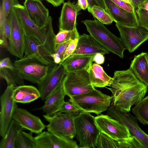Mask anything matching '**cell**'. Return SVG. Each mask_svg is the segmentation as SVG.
I'll return each mask as SVG.
<instances>
[{"mask_svg":"<svg viewBox=\"0 0 148 148\" xmlns=\"http://www.w3.org/2000/svg\"><path fill=\"white\" fill-rule=\"evenodd\" d=\"M110 88L112 104L123 112L130 111L131 106L136 105L144 98L148 86L140 81L129 69L116 71L112 77Z\"/></svg>","mask_w":148,"mask_h":148,"instance_id":"obj_1","label":"cell"},{"mask_svg":"<svg viewBox=\"0 0 148 148\" xmlns=\"http://www.w3.org/2000/svg\"><path fill=\"white\" fill-rule=\"evenodd\" d=\"M14 10L17 15L26 36L37 39L51 54L55 52L56 35L52 27V18L50 16L46 25L40 28L29 17L24 6L20 4L15 5Z\"/></svg>","mask_w":148,"mask_h":148,"instance_id":"obj_2","label":"cell"},{"mask_svg":"<svg viewBox=\"0 0 148 148\" xmlns=\"http://www.w3.org/2000/svg\"><path fill=\"white\" fill-rule=\"evenodd\" d=\"M24 80L38 84L51 70L58 64L48 63L33 55L25 54L13 63Z\"/></svg>","mask_w":148,"mask_h":148,"instance_id":"obj_3","label":"cell"},{"mask_svg":"<svg viewBox=\"0 0 148 148\" xmlns=\"http://www.w3.org/2000/svg\"><path fill=\"white\" fill-rule=\"evenodd\" d=\"M87 31L100 44L109 51L123 58L126 49L120 38L112 34L104 24L95 18L94 20L82 21Z\"/></svg>","mask_w":148,"mask_h":148,"instance_id":"obj_4","label":"cell"},{"mask_svg":"<svg viewBox=\"0 0 148 148\" xmlns=\"http://www.w3.org/2000/svg\"><path fill=\"white\" fill-rule=\"evenodd\" d=\"M76 136L79 148H95L100 133L90 113L80 112L74 119Z\"/></svg>","mask_w":148,"mask_h":148,"instance_id":"obj_5","label":"cell"},{"mask_svg":"<svg viewBox=\"0 0 148 148\" xmlns=\"http://www.w3.org/2000/svg\"><path fill=\"white\" fill-rule=\"evenodd\" d=\"M112 97L95 88L90 92L70 97L69 101L80 112L97 115L107 110L110 106Z\"/></svg>","mask_w":148,"mask_h":148,"instance_id":"obj_6","label":"cell"},{"mask_svg":"<svg viewBox=\"0 0 148 148\" xmlns=\"http://www.w3.org/2000/svg\"><path fill=\"white\" fill-rule=\"evenodd\" d=\"M76 115L58 111L51 115H43L48 123V131L63 138L73 140L76 136L74 119Z\"/></svg>","mask_w":148,"mask_h":148,"instance_id":"obj_7","label":"cell"},{"mask_svg":"<svg viewBox=\"0 0 148 148\" xmlns=\"http://www.w3.org/2000/svg\"><path fill=\"white\" fill-rule=\"evenodd\" d=\"M89 69L66 72L62 83L66 95L70 97L87 92L95 88L90 79Z\"/></svg>","mask_w":148,"mask_h":148,"instance_id":"obj_8","label":"cell"},{"mask_svg":"<svg viewBox=\"0 0 148 148\" xmlns=\"http://www.w3.org/2000/svg\"><path fill=\"white\" fill-rule=\"evenodd\" d=\"M107 115L125 125L131 135L135 137L145 147L148 148V135L139 127L135 116L121 111L112 104L107 110Z\"/></svg>","mask_w":148,"mask_h":148,"instance_id":"obj_9","label":"cell"},{"mask_svg":"<svg viewBox=\"0 0 148 148\" xmlns=\"http://www.w3.org/2000/svg\"><path fill=\"white\" fill-rule=\"evenodd\" d=\"M125 47L130 53L136 49L148 39V30L139 25L130 26L116 23Z\"/></svg>","mask_w":148,"mask_h":148,"instance_id":"obj_10","label":"cell"},{"mask_svg":"<svg viewBox=\"0 0 148 148\" xmlns=\"http://www.w3.org/2000/svg\"><path fill=\"white\" fill-rule=\"evenodd\" d=\"M8 18L10 24L11 34L10 39L6 48L12 55L21 59L23 57L24 53L25 35L14 10Z\"/></svg>","mask_w":148,"mask_h":148,"instance_id":"obj_11","label":"cell"},{"mask_svg":"<svg viewBox=\"0 0 148 148\" xmlns=\"http://www.w3.org/2000/svg\"><path fill=\"white\" fill-rule=\"evenodd\" d=\"M15 87L12 85L7 86L0 97V135L2 138L5 136L14 110L18 107L13 97Z\"/></svg>","mask_w":148,"mask_h":148,"instance_id":"obj_12","label":"cell"},{"mask_svg":"<svg viewBox=\"0 0 148 148\" xmlns=\"http://www.w3.org/2000/svg\"><path fill=\"white\" fill-rule=\"evenodd\" d=\"M66 71L60 64L49 71L37 84L40 98L45 100L56 89L62 85Z\"/></svg>","mask_w":148,"mask_h":148,"instance_id":"obj_13","label":"cell"},{"mask_svg":"<svg viewBox=\"0 0 148 148\" xmlns=\"http://www.w3.org/2000/svg\"><path fill=\"white\" fill-rule=\"evenodd\" d=\"M95 120L100 132L113 138L122 139L131 136L125 125L107 114L98 115Z\"/></svg>","mask_w":148,"mask_h":148,"instance_id":"obj_14","label":"cell"},{"mask_svg":"<svg viewBox=\"0 0 148 148\" xmlns=\"http://www.w3.org/2000/svg\"><path fill=\"white\" fill-rule=\"evenodd\" d=\"M36 148H78L73 140L62 137L48 131L42 132L34 137Z\"/></svg>","mask_w":148,"mask_h":148,"instance_id":"obj_15","label":"cell"},{"mask_svg":"<svg viewBox=\"0 0 148 148\" xmlns=\"http://www.w3.org/2000/svg\"><path fill=\"white\" fill-rule=\"evenodd\" d=\"M13 119L23 129L38 134L42 132L46 125L40 119L26 110L17 107L14 110Z\"/></svg>","mask_w":148,"mask_h":148,"instance_id":"obj_16","label":"cell"},{"mask_svg":"<svg viewBox=\"0 0 148 148\" xmlns=\"http://www.w3.org/2000/svg\"><path fill=\"white\" fill-rule=\"evenodd\" d=\"M106 11L113 21L130 26L138 25L136 12L128 11L121 8L111 0H104Z\"/></svg>","mask_w":148,"mask_h":148,"instance_id":"obj_17","label":"cell"},{"mask_svg":"<svg viewBox=\"0 0 148 148\" xmlns=\"http://www.w3.org/2000/svg\"><path fill=\"white\" fill-rule=\"evenodd\" d=\"M29 17L40 28L47 24L49 11L40 0H25L23 3Z\"/></svg>","mask_w":148,"mask_h":148,"instance_id":"obj_18","label":"cell"},{"mask_svg":"<svg viewBox=\"0 0 148 148\" xmlns=\"http://www.w3.org/2000/svg\"><path fill=\"white\" fill-rule=\"evenodd\" d=\"M96 147L98 148H145L135 137L116 139L100 132Z\"/></svg>","mask_w":148,"mask_h":148,"instance_id":"obj_19","label":"cell"},{"mask_svg":"<svg viewBox=\"0 0 148 148\" xmlns=\"http://www.w3.org/2000/svg\"><path fill=\"white\" fill-rule=\"evenodd\" d=\"M109 52L91 35L84 33L79 35L76 49L72 54L104 55Z\"/></svg>","mask_w":148,"mask_h":148,"instance_id":"obj_20","label":"cell"},{"mask_svg":"<svg viewBox=\"0 0 148 148\" xmlns=\"http://www.w3.org/2000/svg\"><path fill=\"white\" fill-rule=\"evenodd\" d=\"M80 9L77 4L64 3L59 18V30L70 31L76 28V18Z\"/></svg>","mask_w":148,"mask_h":148,"instance_id":"obj_21","label":"cell"},{"mask_svg":"<svg viewBox=\"0 0 148 148\" xmlns=\"http://www.w3.org/2000/svg\"><path fill=\"white\" fill-rule=\"evenodd\" d=\"M24 53L27 55H34L46 63H55L51 55L34 37L25 36Z\"/></svg>","mask_w":148,"mask_h":148,"instance_id":"obj_22","label":"cell"},{"mask_svg":"<svg viewBox=\"0 0 148 148\" xmlns=\"http://www.w3.org/2000/svg\"><path fill=\"white\" fill-rule=\"evenodd\" d=\"M141 82L148 86V53L142 52L134 56L129 69Z\"/></svg>","mask_w":148,"mask_h":148,"instance_id":"obj_23","label":"cell"},{"mask_svg":"<svg viewBox=\"0 0 148 148\" xmlns=\"http://www.w3.org/2000/svg\"><path fill=\"white\" fill-rule=\"evenodd\" d=\"M93 55L72 54L60 64L66 72L76 71L89 69L93 62Z\"/></svg>","mask_w":148,"mask_h":148,"instance_id":"obj_24","label":"cell"},{"mask_svg":"<svg viewBox=\"0 0 148 148\" xmlns=\"http://www.w3.org/2000/svg\"><path fill=\"white\" fill-rule=\"evenodd\" d=\"M66 95L62 85L47 98L42 106L36 110H42L47 115L53 114L59 111Z\"/></svg>","mask_w":148,"mask_h":148,"instance_id":"obj_25","label":"cell"},{"mask_svg":"<svg viewBox=\"0 0 148 148\" xmlns=\"http://www.w3.org/2000/svg\"><path fill=\"white\" fill-rule=\"evenodd\" d=\"M13 97L17 103H26L40 98V95L38 89L34 86L23 85L15 87Z\"/></svg>","mask_w":148,"mask_h":148,"instance_id":"obj_26","label":"cell"},{"mask_svg":"<svg viewBox=\"0 0 148 148\" xmlns=\"http://www.w3.org/2000/svg\"><path fill=\"white\" fill-rule=\"evenodd\" d=\"M88 72L91 83L95 87L110 86L113 82V78L108 76L99 64L92 63L88 69Z\"/></svg>","mask_w":148,"mask_h":148,"instance_id":"obj_27","label":"cell"},{"mask_svg":"<svg viewBox=\"0 0 148 148\" xmlns=\"http://www.w3.org/2000/svg\"><path fill=\"white\" fill-rule=\"evenodd\" d=\"M23 128L12 119L5 136L0 142V148H14V144L20 132Z\"/></svg>","mask_w":148,"mask_h":148,"instance_id":"obj_28","label":"cell"},{"mask_svg":"<svg viewBox=\"0 0 148 148\" xmlns=\"http://www.w3.org/2000/svg\"><path fill=\"white\" fill-rule=\"evenodd\" d=\"M0 77L6 81L7 86L16 87L24 84V79L15 67L0 68Z\"/></svg>","mask_w":148,"mask_h":148,"instance_id":"obj_29","label":"cell"},{"mask_svg":"<svg viewBox=\"0 0 148 148\" xmlns=\"http://www.w3.org/2000/svg\"><path fill=\"white\" fill-rule=\"evenodd\" d=\"M0 43L6 48L10 38L11 28L9 21L6 18L1 6L0 9Z\"/></svg>","mask_w":148,"mask_h":148,"instance_id":"obj_30","label":"cell"},{"mask_svg":"<svg viewBox=\"0 0 148 148\" xmlns=\"http://www.w3.org/2000/svg\"><path fill=\"white\" fill-rule=\"evenodd\" d=\"M132 112L140 123L148 125V96L132 108Z\"/></svg>","mask_w":148,"mask_h":148,"instance_id":"obj_31","label":"cell"},{"mask_svg":"<svg viewBox=\"0 0 148 148\" xmlns=\"http://www.w3.org/2000/svg\"><path fill=\"white\" fill-rule=\"evenodd\" d=\"M33 132L27 133L23 130L19 132L14 144V148H36Z\"/></svg>","mask_w":148,"mask_h":148,"instance_id":"obj_32","label":"cell"},{"mask_svg":"<svg viewBox=\"0 0 148 148\" xmlns=\"http://www.w3.org/2000/svg\"><path fill=\"white\" fill-rule=\"evenodd\" d=\"M79 35L77 28L70 31L59 30L56 35L55 46L69 40H73L79 38Z\"/></svg>","mask_w":148,"mask_h":148,"instance_id":"obj_33","label":"cell"},{"mask_svg":"<svg viewBox=\"0 0 148 148\" xmlns=\"http://www.w3.org/2000/svg\"><path fill=\"white\" fill-rule=\"evenodd\" d=\"M95 18L103 24L109 25L113 21L109 14L101 7L94 5L89 12Z\"/></svg>","mask_w":148,"mask_h":148,"instance_id":"obj_34","label":"cell"},{"mask_svg":"<svg viewBox=\"0 0 148 148\" xmlns=\"http://www.w3.org/2000/svg\"><path fill=\"white\" fill-rule=\"evenodd\" d=\"M135 12L138 25L144 27L148 30V11L140 8Z\"/></svg>","mask_w":148,"mask_h":148,"instance_id":"obj_35","label":"cell"},{"mask_svg":"<svg viewBox=\"0 0 148 148\" xmlns=\"http://www.w3.org/2000/svg\"><path fill=\"white\" fill-rule=\"evenodd\" d=\"M19 4L17 0H2V4L0 6L5 17L8 18L14 10V7Z\"/></svg>","mask_w":148,"mask_h":148,"instance_id":"obj_36","label":"cell"},{"mask_svg":"<svg viewBox=\"0 0 148 148\" xmlns=\"http://www.w3.org/2000/svg\"><path fill=\"white\" fill-rule=\"evenodd\" d=\"M59 111L77 115L80 112L79 108L70 102L64 101Z\"/></svg>","mask_w":148,"mask_h":148,"instance_id":"obj_37","label":"cell"},{"mask_svg":"<svg viewBox=\"0 0 148 148\" xmlns=\"http://www.w3.org/2000/svg\"><path fill=\"white\" fill-rule=\"evenodd\" d=\"M72 41H68L55 46V53L59 54L62 60V62L63 61L64 56L67 47Z\"/></svg>","mask_w":148,"mask_h":148,"instance_id":"obj_38","label":"cell"},{"mask_svg":"<svg viewBox=\"0 0 148 148\" xmlns=\"http://www.w3.org/2000/svg\"><path fill=\"white\" fill-rule=\"evenodd\" d=\"M118 5L124 9L130 12H136L132 5L122 0H111Z\"/></svg>","mask_w":148,"mask_h":148,"instance_id":"obj_39","label":"cell"},{"mask_svg":"<svg viewBox=\"0 0 148 148\" xmlns=\"http://www.w3.org/2000/svg\"><path fill=\"white\" fill-rule=\"evenodd\" d=\"M78 40V38L76 39L71 42L68 46L65 53L62 62L72 55L74 52L77 47Z\"/></svg>","mask_w":148,"mask_h":148,"instance_id":"obj_40","label":"cell"},{"mask_svg":"<svg viewBox=\"0 0 148 148\" xmlns=\"http://www.w3.org/2000/svg\"><path fill=\"white\" fill-rule=\"evenodd\" d=\"M88 3V10L89 12L94 5L99 6L106 10L104 0H87Z\"/></svg>","mask_w":148,"mask_h":148,"instance_id":"obj_41","label":"cell"},{"mask_svg":"<svg viewBox=\"0 0 148 148\" xmlns=\"http://www.w3.org/2000/svg\"><path fill=\"white\" fill-rule=\"evenodd\" d=\"M4 67L11 68L14 67V64H12L8 57L5 58L0 61V68Z\"/></svg>","mask_w":148,"mask_h":148,"instance_id":"obj_42","label":"cell"},{"mask_svg":"<svg viewBox=\"0 0 148 148\" xmlns=\"http://www.w3.org/2000/svg\"><path fill=\"white\" fill-rule=\"evenodd\" d=\"M92 60L97 64H103L105 61L103 55L100 53H97L94 55Z\"/></svg>","mask_w":148,"mask_h":148,"instance_id":"obj_43","label":"cell"},{"mask_svg":"<svg viewBox=\"0 0 148 148\" xmlns=\"http://www.w3.org/2000/svg\"><path fill=\"white\" fill-rule=\"evenodd\" d=\"M77 4L80 9L85 10L88 7V3L87 0H78Z\"/></svg>","mask_w":148,"mask_h":148,"instance_id":"obj_44","label":"cell"},{"mask_svg":"<svg viewBox=\"0 0 148 148\" xmlns=\"http://www.w3.org/2000/svg\"><path fill=\"white\" fill-rule=\"evenodd\" d=\"M145 0H131L132 4L134 8L135 12L138 9L140 5Z\"/></svg>","mask_w":148,"mask_h":148,"instance_id":"obj_45","label":"cell"},{"mask_svg":"<svg viewBox=\"0 0 148 148\" xmlns=\"http://www.w3.org/2000/svg\"><path fill=\"white\" fill-rule=\"evenodd\" d=\"M54 7H58L64 3V0H45Z\"/></svg>","mask_w":148,"mask_h":148,"instance_id":"obj_46","label":"cell"},{"mask_svg":"<svg viewBox=\"0 0 148 148\" xmlns=\"http://www.w3.org/2000/svg\"><path fill=\"white\" fill-rule=\"evenodd\" d=\"M140 8L148 11V0H145L140 5L138 9Z\"/></svg>","mask_w":148,"mask_h":148,"instance_id":"obj_47","label":"cell"},{"mask_svg":"<svg viewBox=\"0 0 148 148\" xmlns=\"http://www.w3.org/2000/svg\"><path fill=\"white\" fill-rule=\"evenodd\" d=\"M122 0L123 1H124L127 2V3H130L132 4V2L130 0Z\"/></svg>","mask_w":148,"mask_h":148,"instance_id":"obj_48","label":"cell"},{"mask_svg":"<svg viewBox=\"0 0 148 148\" xmlns=\"http://www.w3.org/2000/svg\"><path fill=\"white\" fill-rule=\"evenodd\" d=\"M130 0V1H131V0Z\"/></svg>","mask_w":148,"mask_h":148,"instance_id":"obj_49","label":"cell"},{"mask_svg":"<svg viewBox=\"0 0 148 148\" xmlns=\"http://www.w3.org/2000/svg\"></svg>","mask_w":148,"mask_h":148,"instance_id":"obj_50","label":"cell"}]
</instances>
